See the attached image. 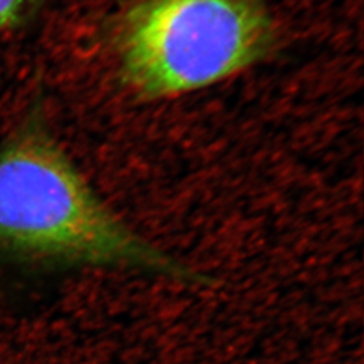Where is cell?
I'll use <instances>...</instances> for the list:
<instances>
[{"instance_id": "6da1fadb", "label": "cell", "mask_w": 364, "mask_h": 364, "mask_svg": "<svg viewBox=\"0 0 364 364\" xmlns=\"http://www.w3.org/2000/svg\"><path fill=\"white\" fill-rule=\"evenodd\" d=\"M0 247L57 263L200 278L119 219L34 120L0 147Z\"/></svg>"}, {"instance_id": "7a4b0ae2", "label": "cell", "mask_w": 364, "mask_h": 364, "mask_svg": "<svg viewBox=\"0 0 364 364\" xmlns=\"http://www.w3.org/2000/svg\"><path fill=\"white\" fill-rule=\"evenodd\" d=\"M119 70L139 99L193 93L263 61L275 43L266 0H136L115 36Z\"/></svg>"}, {"instance_id": "3957f363", "label": "cell", "mask_w": 364, "mask_h": 364, "mask_svg": "<svg viewBox=\"0 0 364 364\" xmlns=\"http://www.w3.org/2000/svg\"><path fill=\"white\" fill-rule=\"evenodd\" d=\"M42 0H0V31L23 25L37 13Z\"/></svg>"}]
</instances>
